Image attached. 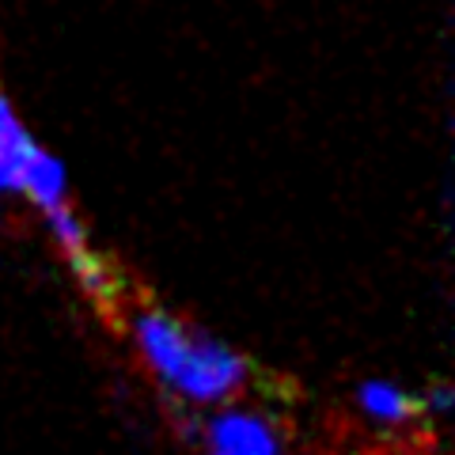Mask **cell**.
<instances>
[{
  "instance_id": "1",
  "label": "cell",
  "mask_w": 455,
  "mask_h": 455,
  "mask_svg": "<svg viewBox=\"0 0 455 455\" xmlns=\"http://www.w3.org/2000/svg\"><path fill=\"white\" fill-rule=\"evenodd\" d=\"M130 334L148 372L187 406H220L247 387L251 364L232 346L194 331L164 307L133 311Z\"/></svg>"
},
{
  "instance_id": "2",
  "label": "cell",
  "mask_w": 455,
  "mask_h": 455,
  "mask_svg": "<svg viewBox=\"0 0 455 455\" xmlns=\"http://www.w3.org/2000/svg\"><path fill=\"white\" fill-rule=\"evenodd\" d=\"M205 455H284L277 425L259 410L228 406L202 425Z\"/></svg>"
},
{
  "instance_id": "3",
  "label": "cell",
  "mask_w": 455,
  "mask_h": 455,
  "mask_svg": "<svg viewBox=\"0 0 455 455\" xmlns=\"http://www.w3.org/2000/svg\"><path fill=\"white\" fill-rule=\"evenodd\" d=\"M357 410L379 429H403L421 418V398L391 379H364L357 387Z\"/></svg>"
},
{
  "instance_id": "4",
  "label": "cell",
  "mask_w": 455,
  "mask_h": 455,
  "mask_svg": "<svg viewBox=\"0 0 455 455\" xmlns=\"http://www.w3.org/2000/svg\"><path fill=\"white\" fill-rule=\"evenodd\" d=\"M0 194H20V175L4 152H0Z\"/></svg>"
}]
</instances>
